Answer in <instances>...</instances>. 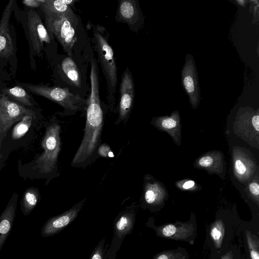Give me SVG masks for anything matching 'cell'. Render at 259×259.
<instances>
[{
  "mask_svg": "<svg viewBox=\"0 0 259 259\" xmlns=\"http://www.w3.org/2000/svg\"><path fill=\"white\" fill-rule=\"evenodd\" d=\"M33 118H35L29 115L24 116L15 126L12 132V138L18 139L23 136L31 125Z\"/></svg>",
  "mask_w": 259,
  "mask_h": 259,
  "instance_id": "cell-17",
  "label": "cell"
},
{
  "mask_svg": "<svg viewBox=\"0 0 259 259\" xmlns=\"http://www.w3.org/2000/svg\"><path fill=\"white\" fill-rule=\"evenodd\" d=\"M97 153L99 156L109 158L114 157L113 153L111 151L110 147L105 143L100 145L98 148Z\"/></svg>",
  "mask_w": 259,
  "mask_h": 259,
  "instance_id": "cell-23",
  "label": "cell"
},
{
  "mask_svg": "<svg viewBox=\"0 0 259 259\" xmlns=\"http://www.w3.org/2000/svg\"><path fill=\"white\" fill-rule=\"evenodd\" d=\"M246 236L251 259H259L258 240L248 233Z\"/></svg>",
  "mask_w": 259,
  "mask_h": 259,
  "instance_id": "cell-20",
  "label": "cell"
},
{
  "mask_svg": "<svg viewBox=\"0 0 259 259\" xmlns=\"http://www.w3.org/2000/svg\"><path fill=\"white\" fill-rule=\"evenodd\" d=\"M161 125L165 128H172L177 125V122L172 118H166L162 121Z\"/></svg>",
  "mask_w": 259,
  "mask_h": 259,
  "instance_id": "cell-24",
  "label": "cell"
},
{
  "mask_svg": "<svg viewBox=\"0 0 259 259\" xmlns=\"http://www.w3.org/2000/svg\"><path fill=\"white\" fill-rule=\"evenodd\" d=\"M27 115L35 118V112L32 110L11 100L4 94H0V148L11 126Z\"/></svg>",
  "mask_w": 259,
  "mask_h": 259,
  "instance_id": "cell-6",
  "label": "cell"
},
{
  "mask_svg": "<svg viewBox=\"0 0 259 259\" xmlns=\"http://www.w3.org/2000/svg\"><path fill=\"white\" fill-rule=\"evenodd\" d=\"M91 93L87 101L86 123L83 137L71 162L73 167L85 168L95 161L97 151L101 144V135L104 124V113L99 92V78L97 61H91Z\"/></svg>",
  "mask_w": 259,
  "mask_h": 259,
  "instance_id": "cell-1",
  "label": "cell"
},
{
  "mask_svg": "<svg viewBox=\"0 0 259 259\" xmlns=\"http://www.w3.org/2000/svg\"><path fill=\"white\" fill-rule=\"evenodd\" d=\"M139 9L135 0H121L119 2L116 19L129 25L135 24L139 18Z\"/></svg>",
  "mask_w": 259,
  "mask_h": 259,
  "instance_id": "cell-12",
  "label": "cell"
},
{
  "mask_svg": "<svg viewBox=\"0 0 259 259\" xmlns=\"http://www.w3.org/2000/svg\"><path fill=\"white\" fill-rule=\"evenodd\" d=\"M186 227H177L175 225H167L162 229L161 233L165 237L182 238L184 236L182 234V232L188 234L187 232L190 230L189 229H187Z\"/></svg>",
  "mask_w": 259,
  "mask_h": 259,
  "instance_id": "cell-18",
  "label": "cell"
},
{
  "mask_svg": "<svg viewBox=\"0 0 259 259\" xmlns=\"http://www.w3.org/2000/svg\"><path fill=\"white\" fill-rule=\"evenodd\" d=\"M194 184H195V183L194 181L190 180V181H188L185 182L183 184V188H184L185 189H189V188L193 187L194 186Z\"/></svg>",
  "mask_w": 259,
  "mask_h": 259,
  "instance_id": "cell-32",
  "label": "cell"
},
{
  "mask_svg": "<svg viewBox=\"0 0 259 259\" xmlns=\"http://www.w3.org/2000/svg\"><path fill=\"white\" fill-rule=\"evenodd\" d=\"M13 1L6 6L0 20V57H8L14 51V44L10 28V19Z\"/></svg>",
  "mask_w": 259,
  "mask_h": 259,
  "instance_id": "cell-10",
  "label": "cell"
},
{
  "mask_svg": "<svg viewBox=\"0 0 259 259\" xmlns=\"http://www.w3.org/2000/svg\"><path fill=\"white\" fill-rule=\"evenodd\" d=\"M92 41L98 62L105 77L109 103L115 101L117 85V71L113 50L110 45L106 29L100 25L93 27Z\"/></svg>",
  "mask_w": 259,
  "mask_h": 259,
  "instance_id": "cell-3",
  "label": "cell"
},
{
  "mask_svg": "<svg viewBox=\"0 0 259 259\" xmlns=\"http://www.w3.org/2000/svg\"><path fill=\"white\" fill-rule=\"evenodd\" d=\"M18 195L14 193L0 216V251L13 227Z\"/></svg>",
  "mask_w": 259,
  "mask_h": 259,
  "instance_id": "cell-11",
  "label": "cell"
},
{
  "mask_svg": "<svg viewBox=\"0 0 259 259\" xmlns=\"http://www.w3.org/2000/svg\"><path fill=\"white\" fill-rule=\"evenodd\" d=\"M23 3L30 8H38L40 6L39 0H24Z\"/></svg>",
  "mask_w": 259,
  "mask_h": 259,
  "instance_id": "cell-28",
  "label": "cell"
},
{
  "mask_svg": "<svg viewBox=\"0 0 259 259\" xmlns=\"http://www.w3.org/2000/svg\"><path fill=\"white\" fill-rule=\"evenodd\" d=\"M155 185L148 184L145 187L144 199L148 204H152L156 200V193L155 191Z\"/></svg>",
  "mask_w": 259,
  "mask_h": 259,
  "instance_id": "cell-22",
  "label": "cell"
},
{
  "mask_svg": "<svg viewBox=\"0 0 259 259\" xmlns=\"http://www.w3.org/2000/svg\"><path fill=\"white\" fill-rule=\"evenodd\" d=\"M235 170L238 174L243 175L246 168L243 163L240 160H237L235 163Z\"/></svg>",
  "mask_w": 259,
  "mask_h": 259,
  "instance_id": "cell-25",
  "label": "cell"
},
{
  "mask_svg": "<svg viewBox=\"0 0 259 259\" xmlns=\"http://www.w3.org/2000/svg\"><path fill=\"white\" fill-rule=\"evenodd\" d=\"M156 259H176V257L170 252H165L160 254Z\"/></svg>",
  "mask_w": 259,
  "mask_h": 259,
  "instance_id": "cell-30",
  "label": "cell"
},
{
  "mask_svg": "<svg viewBox=\"0 0 259 259\" xmlns=\"http://www.w3.org/2000/svg\"><path fill=\"white\" fill-rule=\"evenodd\" d=\"M259 116L255 115L252 118V124L254 127L255 130L257 131H259Z\"/></svg>",
  "mask_w": 259,
  "mask_h": 259,
  "instance_id": "cell-31",
  "label": "cell"
},
{
  "mask_svg": "<svg viewBox=\"0 0 259 259\" xmlns=\"http://www.w3.org/2000/svg\"><path fill=\"white\" fill-rule=\"evenodd\" d=\"M213 159L211 157L206 156L202 157L199 161L200 165L203 167H208L212 164L213 163Z\"/></svg>",
  "mask_w": 259,
  "mask_h": 259,
  "instance_id": "cell-26",
  "label": "cell"
},
{
  "mask_svg": "<svg viewBox=\"0 0 259 259\" xmlns=\"http://www.w3.org/2000/svg\"><path fill=\"white\" fill-rule=\"evenodd\" d=\"M249 190L254 195L258 196L259 194V186L257 183H252L249 185Z\"/></svg>",
  "mask_w": 259,
  "mask_h": 259,
  "instance_id": "cell-29",
  "label": "cell"
},
{
  "mask_svg": "<svg viewBox=\"0 0 259 259\" xmlns=\"http://www.w3.org/2000/svg\"><path fill=\"white\" fill-rule=\"evenodd\" d=\"M33 94L41 96L61 105L68 114L83 111L87 101L79 95L70 92L68 88L50 87L47 85L25 84Z\"/></svg>",
  "mask_w": 259,
  "mask_h": 259,
  "instance_id": "cell-5",
  "label": "cell"
},
{
  "mask_svg": "<svg viewBox=\"0 0 259 259\" xmlns=\"http://www.w3.org/2000/svg\"><path fill=\"white\" fill-rule=\"evenodd\" d=\"M61 126L55 119L46 127L41 142L42 153L35 160L34 168L44 177H56L58 174V159L61 150Z\"/></svg>",
  "mask_w": 259,
  "mask_h": 259,
  "instance_id": "cell-4",
  "label": "cell"
},
{
  "mask_svg": "<svg viewBox=\"0 0 259 259\" xmlns=\"http://www.w3.org/2000/svg\"><path fill=\"white\" fill-rule=\"evenodd\" d=\"M134 223V213L126 211L120 215L115 224V231L118 236H123L130 231Z\"/></svg>",
  "mask_w": 259,
  "mask_h": 259,
  "instance_id": "cell-16",
  "label": "cell"
},
{
  "mask_svg": "<svg viewBox=\"0 0 259 259\" xmlns=\"http://www.w3.org/2000/svg\"><path fill=\"white\" fill-rule=\"evenodd\" d=\"M47 28L54 34L69 57L77 40L78 20L64 0H39Z\"/></svg>",
  "mask_w": 259,
  "mask_h": 259,
  "instance_id": "cell-2",
  "label": "cell"
},
{
  "mask_svg": "<svg viewBox=\"0 0 259 259\" xmlns=\"http://www.w3.org/2000/svg\"><path fill=\"white\" fill-rule=\"evenodd\" d=\"M224 234V229L221 223H217L212 227L210 235L217 245L221 244Z\"/></svg>",
  "mask_w": 259,
  "mask_h": 259,
  "instance_id": "cell-21",
  "label": "cell"
},
{
  "mask_svg": "<svg viewBox=\"0 0 259 259\" xmlns=\"http://www.w3.org/2000/svg\"><path fill=\"white\" fill-rule=\"evenodd\" d=\"M135 98V86L132 74L128 67L123 72L119 87L118 117L116 122H125L133 108Z\"/></svg>",
  "mask_w": 259,
  "mask_h": 259,
  "instance_id": "cell-7",
  "label": "cell"
},
{
  "mask_svg": "<svg viewBox=\"0 0 259 259\" xmlns=\"http://www.w3.org/2000/svg\"><path fill=\"white\" fill-rule=\"evenodd\" d=\"M61 69L67 80L75 87H80L81 77L76 63L70 57H65L61 63Z\"/></svg>",
  "mask_w": 259,
  "mask_h": 259,
  "instance_id": "cell-13",
  "label": "cell"
},
{
  "mask_svg": "<svg viewBox=\"0 0 259 259\" xmlns=\"http://www.w3.org/2000/svg\"><path fill=\"white\" fill-rule=\"evenodd\" d=\"M28 29L29 40L33 52L39 55L45 43L49 44L50 38L39 15L33 10L28 13Z\"/></svg>",
  "mask_w": 259,
  "mask_h": 259,
  "instance_id": "cell-8",
  "label": "cell"
},
{
  "mask_svg": "<svg viewBox=\"0 0 259 259\" xmlns=\"http://www.w3.org/2000/svg\"><path fill=\"white\" fill-rule=\"evenodd\" d=\"M103 243L99 244V246H97L94 250L91 259H102L103 252H102V245Z\"/></svg>",
  "mask_w": 259,
  "mask_h": 259,
  "instance_id": "cell-27",
  "label": "cell"
},
{
  "mask_svg": "<svg viewBox=\"0 0 259 259\" xmlns=\"http://www.w3.org/2000/svg\"><path fill=\"white\" fill-rule=\"evenodd\" d=\"M2 92L3 94L21 103L22 105L33 106L31 97L21 87H15L12 88L4 89L2 90Z\"/></svg>",
  "mask_w": 259,
  "mask_h": 259,
  "instance_id": "cell-15",
  "label": "cell"
},
{
  "mask_svg": "<svg viewBox=\"0 0 259 259\" xmlns=\"http://www.w3.org/2000/svg\"><path fill=\"white\" fill-rule=\"evenodd\" d=\"M223 259H228V257H226L224 258Z\"/></svg>",
  "mask_w": 259,
  "mask_h": 259,
  "instance_id": "cell-33",
  "label": "cell"
},
{
  "mask_svg": "<svg viewBox=\"0 0 259 259\" xmlns=\"http://www.w3.org/2000/svg\"><path fill=\"white\" fill-rule=\"evenodd\" d=\"M86 200L87 198H84L63 213L48 220L41 229L42 236L48 237L53 235L68 225L76 218Z\"/></svg>",
  "mask_w": 259,
  "mask_h": 259,
  "instance_id": "cell-9",
  "label": "cell"
},
{
  "mask_svg": "<svg viewBox=\"0 0 259 259\" xmlns=\"http://www.w3.org/2000/svg\"><path fill=\"white\" fill-rule=\"evenodd\" d=\"M40 199L39 191L37 188L31 187L24 192L21 203V210L24 215H28L34 209Z\"/></svg>",
  "mask_w": 259,
  "mask_h": 259,
  "instance_id": "cell-14",
  "label": "cell"
},
{
  "mask_svg": "<svg viewBox=\"0 0 259 259\" xmlns=\"http://www.w3.org/2000/svg\"><path fill=\"white\" fill-rule=\"evenodd\" d=\"M184 74L183 81L185 88L191 96H194L196 93L194 73H187L185 70Z\"/></svg>",
  "mask_w": 259,
  "mask_h": 259,
  "instance_id": "cell-19",
  "label": "cell"
}]
</instances>
